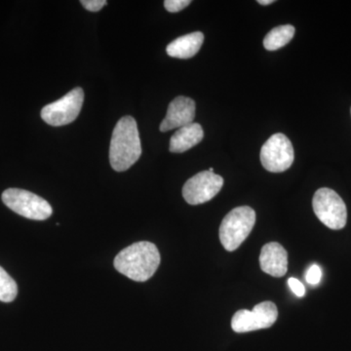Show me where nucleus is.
<instances>
[{
  "mask_svg": "<svg viewBox=\"0 0 351 351\" xmlns=\"http://www.w3.org/2000/svg\"><path fill=\"white\" fill-rule=\"evenodd\" d=\"M321 278H322V270L320 267L317 265H311L306 274V282L311 285H317L320 283Z\"/></svg>",
  "mask_w": 351,
  "mask_h": 351,
  "instance_id": "nucleus-17",
  "label": "nucleus"
},
{
  "mask_svg": "<svg viewBox=\"0 0 351 351\" xmlns=\"http://www.w3.org/2000/svg\"><path fill=\"white\" fill-rule=\"evenodd\" d=\"M274 0H258V3L261 5H269V4L274 3Z\"/></svg>",
  "mask_w": 351,
  "mask_h": 351,
  "instance_id": "nucleus-20",
  "label": "nucleus"
},
{
  "mask_svg": "<svg viewBox=\"0 0 351 351\" xmlns=\"http://www.w3.org/2000/svg\"><path fill=\"white\" fill-rule=\"evenodd\" d=\"M204 41V34L200 32L182 36L168 44L166 52L172 58L191 59L197 54Z\"/></svg>",
  "mask_w": 351,
  "mask_h": 351,
  "instance_id": "nucleus-13",
  "label": "nucleus"
},
{
  "mask_svg": "<svg viewBox=\"0 0 351 351\" xmlns=\"http://www.w3.org/2000/svg\"><path fill=\"white\" fill-rule=\"evenodd\" d=\"M295 27L291 25L274 27L263 39V47L269 51L280 49L294 38Z\"/></svg>",
  "mask_w": 351,
  "mask_h": 351,
  "instance_id": "nucleus-14",
  "label": "nucleus"
},
{
  "mask_svg": "<svg viewBox=\"0 0 351 351\" xmlns=\"http://www.w3.org/2000/svg\"><path fill=\"white\" fill-rule=\"evenodd\" d=\"M195 101L188 97H177L171 101L167 114L160 124V131L167 132L173 129L193 123L195 119Z\"/></svg>",
  "mask_w": 351,
  "mask_h": 351,
  "instance_id": "nucleus-10",
  "label": "nucleus"
},
{
  "mask_svg": "<svg viewBox=\"0 0 351 351\" xmlns=\"http://www.w3.org/2000/svg\"><path fill=\"white\" fill-rule=\"evenodd\" d=\"M84 101V92L77 87L41 110V119L51 126H64L77 119Z\"/></svg>",
  "mask_w": 351,
  "mask_h": 351,
  "instance_id": "nucleus-6",
  "label": "nucleus"
},
{
  "mask_svg": "<svg viewBox=\"0 0 351 351\" xmlns=\"http://www.w3.org/2000/svg\"><path fill=\"white\" fill-rule=\"evenodd\" d=\"M256 223V212L249 206L232 210L219 226V240L226 251L237 250L250 235Z\"/></svg>",
  "mask_w": 351,
  "mask_h": 351,
  "instance_id": "nucleus-3",
  "label": "nucleus"
},
{
  "mask_svg": "<svg viewBox=\"0 0 351 351\" xmlns=\"http://www.w3.org/2000/svg\"><path fill=\"white\" fill-rule=\"evenodd\" d=\"M288 285L297 297L302 298L306 295V288H304V284L301 281L298 280V279L294 278V277L289 278Z\"/></svg>",
  "mask_w": 351,
  "mask_h": 351,
  "instance_id": "nucleus-19",
  "label": "nucleus"
},
{
  "mask_svg": "<svg viewBox=\"0 0 351 351\" xmlns=\"http://www.w3.org/2000/svg\"><path fill=\"white\" fill-rule=\"evenodd\" d=\"M223 186V179L214 172L202 171L186 181L182 196L191 205H199L213 199Z\"/></svg>",
  "mask_w": 351,
  "mask_h": 351,
  "instance_id": "nucleus-9",
  "label": "nucleus"
},
{
  "mask_svg": "<svg viewBox=\"0 0 351 351\" xmlns=\"http://www.w3.org/2000/svg\"><path fill=\"white\" fill-rule=\"evenodd\" d=\"M142 156L137 121L130 115L122 117L113 129L110 147V162L117 172L131 168Z\"/></svg>",
  "mask_w": 351,
  "mask_h": 351,
  "instance_id": "nucleus-2",
  "label": "nucleus"
},
{
  "mask_svg": "<svg viewBox=\"0 0 351 351\" xmlns=\"http://www.w3.org/2000/svg\"><path fill=\"white\" fill-rule=\"evenodd\" d=\"M261 269L274 277H283L288 270V253L276 242L265 244L261 251Z\"/></svg>",
  "mask_w": 351,
  "mask_h": 351,
  "instance_id": "nucleus-11",
  "label": "nucleus"
},
{
  "mask_svg": "<svg viewBox=\"0 0 351 351\" xmlns=\"http://www.w3.org/2000/svg\"><path fill=\"white\" fill-rule=\"evenodd\" d=\"M313 211L321 223L331 230L345 228L348 210L341 196L331 189L322 188L316 191L313 200Z\"/></svg>",
  "mask_w": 351,
  "mask_h": 351,
  "instance_id": "nucleus-5",
  "label": "nucleus"
},
{
  "mask_svg": "<svg viewBox=\"0 0 351 351\" xmlns=\"http://www.w3.org/2000/svg\"><path fill=\"white\" fill-rule=\"evenodd\" d=\"M191 3V0H165L164 7L168 12L177 13L184 10Z\"/></svg>",
  "mask_w": 351,
  "mask_h": 351,
  "instance_id": "nucleus-16",
  "label": "nucleus"
},
{
  "mask_svg": "<svg viewBox=\"0 0 351 351\" xmlns=\"http://www.w3.org/2000/svg\"><path fill=\"white\" fill-rule=\"evenodd\" d=\"M18 294V286L15 280L0 267V302H11Z\"/></svg>",
  "mask_w": 351,
  "mask_h": 351,
  "instance_id": "nucleus-15",
  "label": "nucleus"
},
{
  "mask_svg": "<svg viewBox=\"0 0 351 351\" xmlns=\"http://www.w3.org/2000/svg\"><path fill=\"white\" fill-rule=\"evenodd\" d=\"M117 271L137 282H145L156 274L160 254L154 243L141 241L126 247L114 258Z\"/></svg>",
  "mask_w": 351,
  "mask_h": 351,
  "instance_id": "nucleus-1",
  "label": "nucleus"
},
{
  "mask_svg": "<svg viewBox=\"0 0 351 351\" xmlns=\"http://www.w3.org/2000/svg\"><path fill=\"white\" fill-rule=\"evenodd\" d=\"M2 201L15 213L34 221H44L53 213L48 201L24 189H6L2 193Z\"/></svg>",
  "mask_w": 351,
  "mask_h": 351,
  "instance_id": "nucleus-4",
  "label": "nucleus"
},
{
  "mask_svg": "<svg viewBox=\"0 0 351 351\" xmlns=\"http://www.w3.org/2000/svg\"><path fill=\"white\" fill-rule=\"evenodd\" d=\"M204 138V131L200 124L193 123L182 127L175 132L170 140V152L173 154H182V152L193 149L199 144Z\"/></svg>",
  "mask_w": 351,
  "mask_h": 351,
  "instance_id": "nucleus-12",
  "label": "nucleus"
},
{
  "mask_svg": "<svg viewBox=\"0 0 351 351\" xmlns=\"http://www.w3.org/2000/svg\"><path fill=\"white\" fill-rule=\"evenodd\" d=\"M278 311L274 302H263L253 311L240 309L233 315L232 328L237 332L257 331L267 329L276 322Z\"/></svg>",
  "mask_w": 351,
  "mask_h": 351,
  "instance_id": "nucleus-8",
  "label": "nucleus"
},
{
  "mask_svg": "<svg viewBox=\"0 0 351 351\" xmlns=\"http://www.w3.org/2000/svg\"><path fill=\"white\" fill-rule=\"evenodd\" d=\"M80 3L90 12H98L104 6L107 5L108 1L106 0H82Z\"/></svg>",
  "mask_w": 351,
  "mask_h": 351,
  "instance_id": "nucleus-18",
  "label": "nucleus"
},
{
  "mask_svg": "<svg viewBox=\"0 0 351 351\" xmlns=\"http://www.w3.org/2000/svg\"><path fill=\"white\" fill-rule=\"evenodd\" d=\"M294 147L284 134L272 135L261 149V162L269 172L281 173L288 170L294 162Z\"/></svg>",
  "mask_w": 351,
  "mask_h": 351,
  "instance_id": "nucleus-7",
  "label": "nucleus"
}]
</instances>
